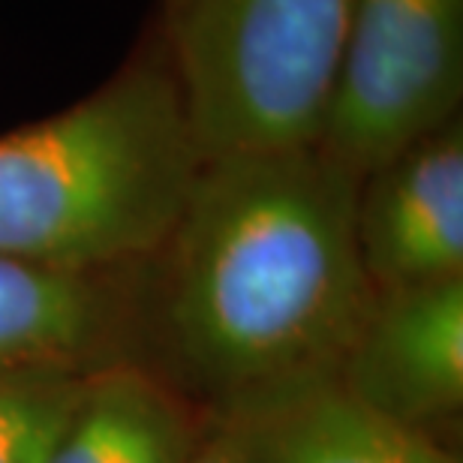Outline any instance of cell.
Returning <instances> with one entry per match:
<instances>
[{"label":"cell","instance_id":"6da1fadb","mask_svg":"<svg viewBox=\"0 0 463 463\" xmlns=\"http://www.w3.org/2000/svg\"><path fill=\"white\" fill-rule=\"evenodd\" d=\"M358 187L319 145L202 163L145 265L138 364L229 421L331 383L373 295Z\"/></svg>","mask_w":463,"mask_h":463},{"label":"cell","instance_id":"7a4b0ae2","mask_svg":"<svg viewBox=\"0 0 463 463\" xmlns=\"http://www.w3.org/2000/svg\"><path fill=\"white\" fill-rule=\"evenodd\" d=\"M202 169L160 36L58 115L0 136V259L127 271L160 253Z\"/></svg>","mask_w":463,"mask_h":463},{"label":"cell","instance_id":"3957f363","mask_svg":"<svg viewBox=\"0 0 463 463\" xmlns=\"http://www.w3.org/2000/svg\"><path fill=\"white\" fill-rule=\"evenodd\" d=\"M352 0H163L156 27L202 163L319 145Z\"/></svg>","mask_w":463,"mask_h":463},{"label":"cell","instance_id":"277c9868","mask_svg":"<svg viewBox=\"0 0 463 463\" xmlns=\"http://www.w3.org/2000/svg\"><path fill=\"white\" fill-rule=\"evenodd\" d=\"M463 0H352L319 147L364 181L458 118Z\"/></svg>","mask_w":463,"mask_h":463},{"label":"cell","instance_id":"5b68a950","mask_svg":"<svg viewBox=\"0 0 463 463\" xmlns=\"http://www.w3.org/2000/svg\"><path fill=\"white\" fill-rule=\"evenodd\" d=\"M335 383L451 446L463 419V277L370 295Z\"/></svg>","mask_w":463,"mask_h":463},{"label":"cell","instance_id":"8992f818","mask_svg":"<svg viewBox=\"0 0 463 463\" xmlns=\"http://www.w3.org/2000/svg\"><path fill=\"white\" fill-rule=\"evenodd\" d=\"M145 265L63 271L0 259V376H88L136 361Z\"/></svg>","mask_w":463,"mask_h":463},{"label":"cell","instance_id":"52a82bcc","mask_svg":"<svg viewBox=\"0 0 463 463\" xmlns=\"http://www.w3.org/2000/svg\"><path fill=\"white\" fill-rule=\"evenodd\" d=\"M358 259L373 292L463 277V124L449 120L358 187Z\"/></svg>","mask_w":463,"mask_h":463},{"label":"cell","instance_id":"ba28073f","mask_svg":"<svg viewBox=\"0 0 463 463\" xmlns=\"http://www.w3.org/2000/svg\"><path fill=\"white\" fill-rule=\"evenodd\" d=\"M232 424L253 463H460L451 446L379 415L335 379Z\"/></svg>","mask_w":463,"mask_h":463},{"label":"cell","instance_id":"9c48e42d","mask_svg":"<svg viewBox=\"0 0 463 463\" xmlns=\"http://www.w3.org/2000/svg\"><path fill=\"white\" fill-rule=\"evenodd\" d=\"M205 415L138 361L97 370L49 463H190Z\"/></svg>","mask_w":463,"mask_h":463},{"label":"cell","instance_id":"30bf717a","mask_svg":"<svg viewBox=\"0 0 463 463\" xmlns=\"http://www.w3.org/2000/svg\"><path fill=\"white\" fill-rule=\"evenodd\" d=\"M90 376H0V463H49Z\"/></svg>","mask_w":463,"mask_h":463},{"label":"cell","instance_id":"8fae6325","mask_svg":"<svg viewBox=\"0 0 463 463\" xmlns=\"http://www.w3.org/2000/svg\"><path fill=\"white\" fill-rule=\"evenodd\" d=\"M190 463H253L247 455V446L241 439V430L226 419H208L199 433L196 451Z\"/></svg>","mask_w":463,"mask_h":463}]
</instances>
